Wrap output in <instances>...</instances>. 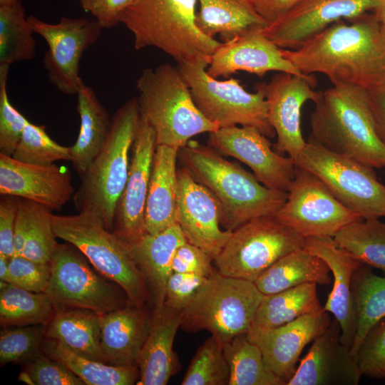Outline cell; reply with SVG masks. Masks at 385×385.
I'll use <instances>...</instances> for the list:
<instances>
[{"instance_id":"obj_39","label":"cell","mask_w":385,"mask_h":385,"mask_svg":"<svg viewBox=\"0 0 385 385\" xmlns=\"http://www.w3.org/2000/svg\"><path fill=\"white\" fill-rule=\"evenodd\" d=\"M333 239L359 262L380 270L385 276V222L379 218L353 222Z\"/></svg>"},{"instance_id":"obj_56","label":"cell","mask_w":385,"mask_h":385,"mask_svg":"<svg viewBox=\"0 0 385 385\" xmlns=\"http://www.w3.org/2000/svg\"><path fill=\"white\" fill-rule=\"evenodd\" d=\"M374 13L381 26L385 27V0H384L379 7L374 11Z\"/></svg>"},{"instance_id":"obj_1","label":"cell","mask_w":385,"mask_h":385,"mask_svg":"<svg viewBox=\"0 0 385 385\" xmlns=\"http://www.w3.org/2000/svg\"><path fill=\"white\" fill-rule=\"evenodd\" d=\"M339 20L297 49H282L301 73L366 90L385 82V39L374 13Z\"/></svg>"},{"instance_id":"obj_58","label":"cell","mask_w":385,"mask_h":385,"mask_svg":"<svg viewBox=\"0 0 385 385\" xmlns=\"http://www.w3.org/2000/svg\"><path fill=\"white\" fill-rule=\"evenodd\" d=\"M382 26V32H383L384 38L385 39V27H384L383 26Z\"/></svg>"},{"instance_id":"obj_26","label":"cell","mask_w":385,"mask_h":385,"mask_svg":"<svg viewBox=\"0 0 385 385\" xmlns=\"http://www.w3.org/2000/svg\"><path fill=\"white\" fill-rule=\"evenodd\" d=\"M151 315L144 305L129 302L103 315L101 346L104 363L113 366L137 364L148 338Z\"/></svg>"},{"instance_id":"obj_15","label":"cell","mask_w":385,"mask_h":385,"mask_svg":"<svg viewBox=\"0 0 385 385\" xmlns=\"http://www.w3.org/2000/svg\"><path fill=\"white\" fill-rule=\"evenodd\" d=\"M208 134V145L220 155L247 165L265 186L288 192L295 175L294 160L274 151L267 137L257 128L235 125Z\"/></svg>"},{"instance_id":"obj_5","label":"cell","mask_w":385,"mask_h":385,"mask_svg":"<svg viewBox=\"0 0 385 385\" xmlns=\"http://www.w3.org/2000/svg\"><path fill=\"white\" fill-rule=\"evenodd\" d=\"M136 88L140 118L153 129L156 145L180 150L192 137L219 128L198 109L178 66L163 63L144 69Z\"/></svg>"},{"instance_id":"obj_17","label":"cell","mask_w":385,"mask_h":385,"mask_svg":"<svg viewBox=\"0 0 385 385\" xmlns=\"http://www.w3.org/2000/svg\"><path fill=\"white\" fill-rule=\"evenodd\" d=\"M384 0H300L281 20L267 26L265 36L282 49L294 50L334 22L375 11Z\"/></svg>"},{"instance_id":"obj_22","label":"cell","mask_w":385,"mask_h":385,"mask_svg":"<svg viewBox=\"0 0 385 385\" xmlns=\"http://www.w3.org/2000/svg\"><path fill=\"white\" fill-rule=\"evenodd\" d=\"M75 192L68 169L31 165L0 154V194L27 199L59 210Z\"/></svg>"},{"instance_id":"obj_2","label":"cell","mask_w":385,"mask_h":385,"mask_svg":"<svg viewBox=\"0 0 385 385\" xmlns=\"http://www.w3.org/2000/svg\"><path fill=\"white\" fill-rule=\"evenodd\" d=\"M179 152L195 179L217 200L220 224L226 230L233 231L252 219L274 215L287 199V192L265 186L254 174L209 145L190 140Z\"/></svg>"},{"instance_id":"obj_35","label":"cell","mask_w":385,"mask_h":385,"mask_svg":"<svg viewBox=\"0 0 385 385\" xmlns=\"http://www.w3.org/2000/svg\"><path fill=\"white\" fill-rule=\"evenodd\" d=\"M56 309L46 292H34L0 281V322L2 327L46 324Z\"/></svg>"},{"instance_id":"obj_53","label":"cell","mask_w":385,"mask_h":385,"mask_svg":"<svg viewBox=\"0 0 385 385\" xmlns=\"http://www.w3.org/2000/svg\"><path fill=\"white\" fill-rule=\"evenodd\" d=\"M366 95L374 130L385 146V82L366 90Z\"/></svg>"},{"instance_id":"obj_57","label":"cell","mask_w":385,"mask_h":385,"mask_svg":"<svg viewBox=\"0 0 385 385\" xmlns=\"http://www.w3.org/2000/svg\"><path fill=\"white\" fill-rule=\"evenodd\" d=\"M16 0H0V5L11 4Z\"/></svg>"},{"instance_id":"obj_50","label":"cell","mask_w":385,"mask_h":385,"mask_svg":"<svg viewBox=\"0 0 385 385\" xmlns=\"http://www.w3.org/2000/svg\"><path fill=\"white\" fill-rule=\"evenodd\" d=\"M133 0H79L84 11L94 16L103 29H111L121 23L123 14Z\"/></svg>"},{"instance_id":"obj_40","label":"cell","mask_w":385,"mask_h":385,"mask_svg":"<svg viewBox=\"0 0 385 385\" xmlns=\"http://www.w3.org/2000/svg\"><path fill=\"white\" fill-rule=\"evenodd\" d=\"M230 369L222 344L215 337L197 349L182 380V385H228Z\"/></svg>"},{"instance_id":"obj_23","label":"cell","mask_w":385,"mask_h":385,"mask_svg":"<svg viewBox=\"0 0 385 385\" xmlns=\"http://www.w3.org/2000/svg\"><path fill=\"white\" fill-rule=\"evenodd\" d=\"M303 248L324 260L332 273L333 287L323 310L334 316L340 328V341L351 349L356 332L352 281L362 263L340 247L333 237L304 238Z\"/></svg>"},{"instance_id":"obj_28","label":"cell","mask_w":385,"mask_h":385,"mask_svg":"<svg viewBox=\"0 0 385 385\" xmlns=\"http://www.w3.org/2000/svg\"><path fill=\"white\" fill-rule=\"evenodd\" d=\"M179 150L166 145L156 146L145 212L148 234L156 235L177 223L176 160Z\"/></svg>"},{"instance_id":"obj_38","label":"cell","mask_w":385,"mask_h":385,"mask_svg":"<svg viewBox=\"0 0 385 385\" xmlns=\"http://www.w3.org/2000/svg\"><path fill=\"white\" fill-rule=\"evenodd\" d=\"M34 31L21 0L0 5V64L11 66L36 56Z\"/></svg>"},{"instance_id":"obj_30","label":"cell","mask_w":385,"mask_h":385,"mask_svg":"<svg viewBox=\"0 0 385 385\" xmlns=\"http://www.w3.org/2000/svg\"><path fill=\"white\" fill-rule=\"evenodd\" d=\"M196 24L206 36L223 42L243 34L264 30L267 23L256 10L253 0H197Z\"/></svg>"},{"instance_id":"obj_34","label":"cell","mask_w":385,"mask_h":385,"mask_svg":"<svg viewBox=\"0 0 385 385\" xmlns=\"http://www.w3.org/2000/svg\"><path fill=\"white\" fill-rule=\"evenodd\" d=\"M41 351L64 364L87 385H132L140 377L137 364L113 366L78 355L58 342L44 337Z\"/></svg>"},{"instance_id":"obj_36","label":"cell","mask_w":385,"mask_h":385,"mask_svg":"<svg viewBox=\"0 0 385 385\" xmlns=\"http://www.w3.org/2000/svg\"><path fill=\"white\" fill-rule=\"evenodd\" d=\"M352 292L356 332L350 351L356 359L358 347L366 333L385 316V276L375 274L370 266L362 263L354 274Z\"/></svg>"},{"instance_id":"obj_37","label":"cell","mask_w":385,"mask_h":385,"mask_svg":"<svg viewBox=\"0 0 385 385\" xmlns=\"http://www.w3.org/2000/svg\"><path fill=\"white\" fill-rule=\"evenodd\" d=\"M230 369L228 385H284L267 366L260 348L247 334L222 344Z\"/></svg>"},{"instance_id":"obj_12","label":"cell","mask_w":385,"mask_h":385,"mask_svg":"<svg viewBox=\"0 0 385 385\" xmlns=\"http://www.w3.org/2000/svg\"><path fill=\"white\" fill-rule=\"evenodd\" d=\"M87 260L73 245H58L45 291L56 310L79 308L105 314L127 305L130 302L121 287L97 274Z\"/></svg>"},{"instance_id":"obj_19","label":"cell","mask_w":385,"mask_h":385,"mask_svg":"<svg viewBox=\"0 0 385 385\" xmlns=\"http://www.w3.org/2000/svg\"><path fill=\"white\" fill-rule=\"evenodd\" d=\"M156 146L153 129L140 118L132 146L128 177L117 204L113 224V232L128 244L147 233L145 205Z\"/></svg>"},{"instance_id":"obj_11","label":"cell","mask_w":385,"mask_h":385,"mask_svg":"<svg viewBox=\"0 0 385 385\" xmlns=\"http://www.w3.org/2000/svg\"><path fill=\"white\" fill-rule=\"evenodd\" d=\"M304 237L275 215L252 219L232 231L213 262L225 275L255 282L277 260L303 248Z\"/></svg>"},{"instance_id":"obj_9","label":"cell","mask_w":385,"mask_h":385,"mask_svg":"<svg viewBox=\"0 0 385 385\" xmlns=\"http://www.w3.org/2000/svg\"><path fill=\"white\" fill-rule=\"evenodd\" d=\"M207 65L208 61L203 58L177 63L204 116L219 128L252 126L267 138L274 137L263 93L257 88L255 93L247 91L235 78H215L207 73Z\"/></svg>"},{"instance_id":"obj_44","label":"cell","mask_w":385,"mask_h":385,"mask_svg":"<svg viewBox=\"0 0 385 385\" xmlns=\"http://www.w3.org/2000/svg\"><path fill=\"white\" fill-rule=\"evenodd\" d=\"M19 380L32 385H85L64 364L43 351L24 361Z\"/></svg>"},{"instance_id":"obj_8","label":"cell","mask_w":385,"mask_h":385,"mask_svg":"<svg viewBox=\"0 0 385 385\" xmlns=\"http://www.w3.org/2000/svg\"><path fill=\"white\" fill-rule=\"evenodd\" d=\"M263 297L254 282L215 270L184 309L180 328L207 330L223 344L248 333Z\"/></svg>"},{"instance_id":"obj_59","label":"cell","mask_w":385,"mask_h":385,"mask_svg":"<svg viewBox=\"0 0 385 385\" xmlns=\"http://www.w3.org/2000/svg\"><path fill=\"white\" fill-rule=\"evenodd\" d=\"M383 217H385V211H384V216H383Z\"/></svg>"},{"instance_id":"obj_4","label":"cell","mask_w":385,"mask_h":385,"mask_svg":"<svg viewBox=\"0 0 385 385\" xmlns=\"http://www.w3.org/2000/svg\"><path fill=\"white\" fill-rule=\"evenodd\" d=\"M197 0H133L121 23L133 36L136 50L158 48L177 63L208 61L221 42L196 24Z\"/></svg>"},{"instance_id":"obj_6","label":"cell","mask_w":385,"mask_h":385,"mask_svg":"<svg viewBox=\"0 0 385 385\" xmlns=\"http://www.w3.org/2000/svg\"><path fill=\"white\" fill-rule=\"evenodd\" d=\"M137 98L126 101L114 113L106 143L93 160L73 200L76 210L92 211L113 228L118 202L129 173V153L140 122Z\"/></svg>"},{"instance_id":"obj_10","label":"cell","mask_w":385,"mask_h":385,"mask_svg":"<svg viewBox=\"0 0 385 385\" xmlns=\"http://www.w3.org/2000/svg\"><path fill=\"white\" fill-rule=\"evenodd\" d=\"M294 163L317 176L342 205L363 220L384 216L385 185L374 168L308 142Z\"/></svg>"},{"instance_id":"obj_42","label":"cell","mask_w":385,"mask_h":385,"mask_svg":"<svg viewBox=\"0 0 385 385\" xmlns=\"http://www.w3.org/2000/svg\"><path fill=\"white\" fill-rule=\"evenodd\" d=\"M44 324L6 329L0 334V363H24L41 351L45 337Z\"/></svg>"},{"instance_id":"obj_47","label":"cell","mask_w":385,"mask_h":385,"mask_svg":"<svg viewBox=\"0 0 385 385\" xmlns=\"http://www.w3.org/2000/svg\"><path fill=\"white\" fill-rule=\"evenodd\" d=\"M49 263H41L23 255L9 258L6 282L34 292H45L51 277Z\"/></svg>"},{"instance_id":"obj_32","label":"cell","mask_w":385,"mask_h":385,"mask_svg":"<svg viewBox=\"0 0 385 385\" xmlns=\"http://www.w3.org/2000/svg\"><path fill=\"white\" fill-rule=\"evenodd\" d=\"M329 272L324 260L301 248L277 260L254 282L267 295L307 283L328 285L332 279Z\"/></svg>"},{"instance_id":"obj_16","label":"cell","mask_w":385,"mask_h":385,"mask_svg":"<svg viewBox=\"0 0 385 385\" xmlns=\"http://www.w3.org/2000/svg\"><path fill=\"white\" fill-rule=\"evenodd\" d=\"M316 83V78L279 72L267 83L255 86L267 101L268 120L277 135L274 148L294 160L307 143L301 129V111L306 102L318 98L319 92L313 89Z\"/></svg>"},{"instance_id":"obj_46","label":"cell","mask_w":385,"mask_h":385,"mask_svg":"<svg viewBox=\"0 0 385 385\" xmlns=\"http://www.w3.org/2000/svg\"><path fill=\"white\" fill-rule=\"evenodd\" d=\"M356 360L361 375L385 379V316L364 335L358 347Z\"/></svg>"},{"instance_id":"obj_55","label":"cell","mask_w":385,"mask_h":385,"mask_svg":"<svg viewBox=\"0 0 385 385\" xmlns=\"http://www.w3.org/2000/svg\"><path fill=\"white\" fill-rule=\"evenodd\" d=\"M9 257L0 254V281L6 282L9 272Z\"/></svg>"},{"instance_id":"obj_52","label":"cell","mask_w":385,"mask_h":385,"mask_svg":"<svg viewBox=\"0 0 385 385\" xmlns=\"http://www.w3.org/2000/svg\"><path fill=\"white\" fill-rule=\"evenodd\" d=\"M36 202L21 198L14 228V255H22L27 235L31 228Z\"/></svg>"},{"instance_id":"obj_25","label":"cell","mask_w":385,"mask_h":385,"mask_svg":"<svg viewBox=\"0 0 385 385\" xmlns=\"http://www.w3.org/2000/svg\"><path fill=\"white\" fill-rule=\"evenodd\" d=\"M183 311L164 303L154 306L148 338L137 360L138 385H165L180 365L173 342L183 322Z\"/></svg>"},{"instance_id":"obj_14","label":"cell","mask_w":385,"mask_h":385,"mask_svg":"<svg viewBox=\"0 0 385 385\" xmlns=\"http://www.w3.org/2000/svg\"><path fill=\"white\" fill-rule=\"evenodd\" d=\"M28 20L35 34L46 42L42 63L51 83L66 95H76L83 80L79 63L84 51L100 38L103 28L85 17H62L56 24L34 16Z\"/></svg>"},{"instance_id":"obj_20","label":"cell","mask_w":385,"mask_h":385,"mask_svg":"<svg viewBox=\"0 0 385 385\" xmlns=\"http://www.w3.org/2000/svg\"><path fill=\"white\" fill-rule=\"evenodd\" d=\"M329 314L322 310L277 327L252 328L247 337L260 348L270 370L287 385L304 348L331 325Z\"/></svg>"},{"instance_id":"obj_43","label":"cell","mask_w":385,"mask_h":385,"mask_svg":"<svg viewBox=\"0 0 385 385\" xmlns=\"http://www.w3.org/2000/svg\"><path fill=\"white\" fill-rule=\"evenodd\" d=\"M52 217L50 209L36 202L33 222L22 254L24 257L41 263L50 262L58 245Z\"/></svg>"},{"instance_id":"obj_49","label":"cell","mask_w":385,"mask_h":385,"mask_svg":"<svg viewBox=\"0 0 385 385\" xmlns=\"http://www.w3.org/2000/svg\"><path fill=\"white\" fill-rule=\"evenodd\" d=\"M213 259L200 247L185 242L176 250L173 260V272L192 273L209 277L214 272Z\"/></svg>"},{"instance_id":"obj_45","label":"cell","mask_w":385,"mask_h":385,"mask_svg":"<svg viewBox=\"0 0 385 385\" xmlns=\"http://www.w3.org/2000/svg\"><path fill=\"white\" fill-rule=\"evenodd\" d=\"M9 67L0 64V154L11 157L29 120L9 101L7 93Z\"/></svg>"},{"instance_id":"obj_3","label":"cell","mask_w":385,"mask_h":385,"mask_svg":"<svg viewBox=\"0 0 385 385\" xmlns=\"http://www.w3.org/2000/svg\"><path fill=\"white\" fill-rule=\"evenodd\" d=\"M314 103L307 142L372 168L385 169V146L374 130L366 89L332 85L319 92Z\"/></svg>"},{"instance_id":"obj_24","label":"cell","mask_w":385,"mask_h":385,"mask_svg":"<svg viewBox=\"0 0 385 385\" xmlns=\"http://www.w3.org/2000/svg\"><path fill=\"white\" fill-rule=\"evenodd\" d=\"M361 376L350 349L340 341V330L330 325L313 340L287 385H357Z\"/></svg>"},{"instance_id":"obj_54","label":"cell","mask_w":385,"mask_h":385,"mask_svg":"<svg viewBox=\"0 0 385 385\" xmlns=\"http://www.w3.org/2000/svg\"><path fill=\"white\" fill-rule=\"evenodd\" d=\"M253 1L257 11L270 26L284 18L300 0Z\"/></svg>"},{"instance_id":"obj_31","label":"cell","mask_w":385,"mask_h":385,"mask_svg":"<svg viewBox=\"0 0 385 385\" xmlns=\"http://www.w3.org/2000/svg\"><path fill=\"white\" fill-rule=\"evenodd\" d=\"M103 315L79 308L57 310L46 324L45 337L78 355L104 363L101 346Z\"/></svg>"},{"instance_id":"obj_13","label":"cell","mask_w":385,"mask_h":385,"mask_svg":"<svg viewBox=\"0 0 385 385\" xmlns=\"http://www.w3.org/2000/svg\"><path fill=\"white\" fill-rule=\"evenodd\" d=\"M287 192L286 202L274 215L304 238L334 237L363 220L342 205L317 176L297 166Z\"/></svg>"},{"instance_id":"obj_33","label":"cell","mask_w":385,"mask_h":385,"mask_svg":"<svg viewBox=\"0 0 385 385\" xmlns=\"http://www.w3.org/2000/svg\"><path fill=\"white\" fill-rule=\"evenodd\" d=\"M322 310L317 292V284H304L264 295L251 329L277 327Z\"/></svg>"},{"instance_id":"obj_29","label":"cell","mask_w":385,"mask_h":385,"mask_svg":"<svg viewBox=\"0 0 385 385\" xmlns=\"http://www.w3.org/2000/svg\"><path fill=\"white\" fill-rule=\"evenodd\" d=\"M76 95V110L81 123L78 138L70 147V161L82 177L106 143L112 118L99 101L94 90L83 81Z\"/></svg>"},{"instance_id":"obj_41","label":"cell","mask_w":385,"mask_h":385,"mask_svg":"<svg viewBox=\"0 0 385 385\" xmlns=\"http://www.w3.org/2000/svg\"><path fill=\"white\" fill-rule=\"evenodd\" d=\"M11 157L28 164L49 165L58 160H70L71 149L52 140L44 125L28 121Z\"/></svg>"},{"instance_id":"obj_51","label":"cell","mask_w":385,"mask_h":385,"mask_svg":"<svg viewBox=\"0 0 385 385\" xmlns=\"http://www.w3.org/2000/svg\"><path fill=\"white\" fill-rule=\"evenodd\" d=\"M0 201V254L14 255V234L21 198L2 195Z\"/></svg>"},{"instance_id":"obj_18","label":"cell","mask_w":385,"mask_h":385,"mask_svg":"<svg viewBox=\"0 0 385 385\" xmlns=\"http://www.w3.org/2000/svg\"><path fill=\"white\" fill-rule=\"evenodd\" d=\"M177 177V223L187 242L204 250L214 260L232 231L220 228L221 212L217 200L185 166L178 169Z\"/></svg>"},{"instance_id":"obj_27","label":"cell","mask_w":385,"mask_h":385,"mask_svg":"<svg viewBox=\"0 0 385 385\" xmlns=\"http://www.w3.org/2000/svg\"><path fill=\"white\" fill-rule=\"evenodd\" d=\"M187 242L178 223L156 235L145 233L128 244L146 282L154 306L164 303L165 287L173 273V260L177 249Z\"/></svg>"},{"instance_id":"obj_7","label":"cell","mask_w":385,"mask_h":385,"mask_svg":"<svg viewBox=\"0 0 385 385\" xmlns=\"http://www.w3.org/2000/svg\"><path fill=\"white\" fill-rule=\"evenodd\" d=\"M56 236L79 250L102 275L118 284L129 302L144 305L150 297L143 273L124 240L108 230L92 211L74 215H54Z\"/></svg>"},{"instance_id":"obj_21","label":"cell","mask_w":385,"mask_h":385,"mask_svg":"<svg viewBox=\"0 0 385 385\" xmlns=\"http://www.w3.org/2000/svg\"><path fill=\"white\" fill-rule=\"evenodd\" d=\"M245 71L262 77L270 71L289 73L315 78L301 73L285 58L282 49L267 38L263 30L252 31L222 42L210 56L207 73L215 78L229 77Z\"/></svg>"},{"instance_id":"obj_48","label":"cell","mask_w":385,"mask_h":385,"mask_svg":"<svg viewBox=\"0 0 385 385\" xmlns=\"http://www.w3.org/2000/svg\"><path fill=\"white\" fill-rule=\"evenodd\" d=\"M207 278L198 274L173 272L166 283L164 304L184 311Z\"/></svg>"}]
</instances>
